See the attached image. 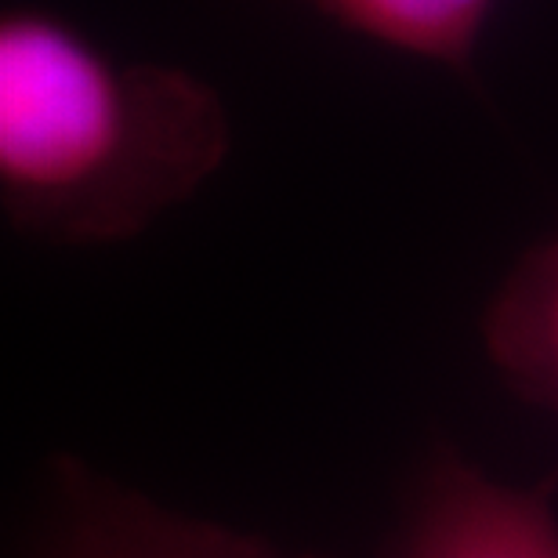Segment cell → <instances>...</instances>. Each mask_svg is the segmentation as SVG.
Returning a JSON list of instances; mask_svg holds the SVG:
<instances>
[{"label": "cell", "mask_w": 558, "mask_h": 558, "mask_svg": "<svg viewBox=\"0 0 558 558\" xmlns=\"http://www.w3.org/2000/svg\"><path fill=\"white\" fill-rule=\"evenodd\" d=\"M338 26L381 40L417 59L472 70L475 44L494 11V0H298Z\"/></svg>", "instance_id": "5b68a950"}, {"label": "cell", "mask_w": 558, "mask_h": 558, "mask_svg": "<svg viewBox=\"0 0 558 558\" xmlns=\"http://www.w3.org/2000/svg\"><path fill=\"white\" fill-rule=\"evenodd\" d=\"M483 344L508 392L558 421V236L511 265L483 312Z\"/></svg>", "instance_id": "277c9868"}, {"label": "cell", "mask_w": 558, "mask_h": 558, "mask_svg": "<svg viewBox=\"0 0 558 558\" xmlns=\"http://www.w3.org/2000/svg\"><path fill=\"white\" fill-rule=\"evenodd\" d=\"M558 472L505 486L439 442L421 464L385 558H558Z\"/></svg>", "instance_id": "3957f363"}, {"label": "cell", "mask_w": 558, "mask_h": 558, "mask_svg": "<svg viewBox=\"0 0 558 558\" xmlns=\"http://www.w3.org/2000/svg\"><path fill=\"white\" fill-rule=\"evenodd\" d=\"M26 558H319L258 533L185 515L120 483L81 453L44 464Z\"/></svg>", "instance_id": "7a4b0ae2"}, {"label": "cell", "mask_w": 558, "mask_h": 558, "mask_svg": "<svg viewBox=\"0 0 558 558\" xmlns=\"http://www.w3.org/2000/svg\"><path fill=\"white\" fill-rule=\"evenodd\" d=\"M229 113L199 76L117 59L48 11L0 22V210L54 247L135 240L229 156Z\"/></svg>", "instance_id": "6da1fadb"}]
</instances>
